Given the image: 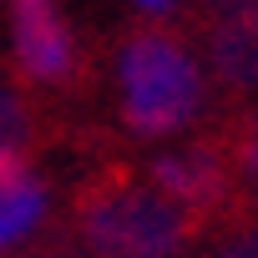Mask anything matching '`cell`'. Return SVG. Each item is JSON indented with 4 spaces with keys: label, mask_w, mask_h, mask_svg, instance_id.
Wrapping results in <instances>:
<instances>
[{
    "label": "cell",
    "mask_w": 258,
    "mask_h": 258,
    "mask_svg": "<svg viewBox=\"0 0 258 258\" xmlns=\"http://www.w3.org/2000/svg\"><path fill=\"white\" fill-rule=\"evenodd\" d=\"M36 258H96V253H86V248H81V243H71V238H51Z\"/></svg>",
    "instance_id": "obj_9"
},
{
    "label": "cell",
    "mask_w": 258,
    "mask_h": 258,
    "mask_svg": "<svg viewBox=\"0 0 258 258\" xmlns=\"http://www.w3.org/2000/svg\"><path fill=\"white\" fill-rule=\"evenodd\" d=\"M71 228L76 243L96 258H177L208 223L172 203L147 172L106 162L76 182Z\"/></svg>",
    "instance_id": "obj_1"
},
{
    "label": "cell",
    "mask_w": 258,
    "mask_h": 258,
    "mask_svg": "<svg viewBox=\"0 0 258 258\" xmlns=\"http://www.w3.org/2000/svg\"><path fill=\"white\" fill-rule=\"evenodd\" d=\"M248 11H258V0H198V16H203L208 26L233 21V16H248Z\"/></svg>",
    "instance_id": "obj_8"
},
{
    "label": "cell",
    "mask_w": 258,
    "mask_h": 258,
    "mask_svg": "<svg viewBox=\"0 0 258 258\" xmlns=\"http://www.w3.org/2000/svg\"><path fill=\"white\" fill-rule=\"evenodd\" d=\"M121 126L132 137H172L203 111V71L177 31L132 26L116 46Z\"/></svg>",
    "instance_id": "obj_2"
},
{
    "label": "cell",
    "mask_w": 258,
    "mask_h": 258,
    "mask_svg": "<svg viewBox=\"0 0 258 258\" xmlns=\"http://www.w3.org/2000/svg\"><path fill=\"white\" fill-rule=\"evenodd\" d=\"M16 71L36 86H71L81 76V46L61 21L56 0H16Z\"/></svg>",
    "instance_id": "obj_4"
},
{
    "label": "cell",
    "mask_w": 258,
    "mask_h": 258,
    "mask_svg": "<svg viewBox=\"0 0 258 258\" xmlns=\"http://www.w3.org/2000/svg\"><path fill=\"white\" fill-rule=\"evenodd\" d=\"M36 137V116H31V101L21 96V86H11L0 76V152H26Z\"/></svg>",
    "instance_id": "obj_7"
},
{
    "label": "cell",
    "mask_w": 258,
    "mask_h": 258,
    "mask_svg": "<svg viewBox=\"0 0 258 258\" xmlns=\"http://www.w3.org/2000/svg\"><path fill=\"white\" fill-rule=\"evenodd\" d=\"M137 6H147V11H167L172 0H137Z\"/></svg>",
    "instance_id": "obj_10"
},
{
    "label": "cell",
    "mask_w": 258,
    "mask_h": 258,
    "mask_svg": "<svg viewBox=\"0 0 258 258\" xmlns=\"http://www.w3.org/2000/svg\"><path fill=\"white\" fill-rule=\"evenodd\" d=\"M147 177H152L172 203H182L192 218H203V223L223 218L228 208L238 213V182H243V177H238V167H233V157H228V142L218 137V126L203 132L192 147L157 157V162L147 167Z\"/></svg>",
    "instance_id": "obj_3"
},
{
    "label": "cell",
    "mask_w": 258,
    "mask_h": 258,
    "mask_svg": "<svg viewBox=\"0 0 258 258\" xmlns=\"http://www.w3.org/2000/svg\"><path fill=\"white\" fill-rule=\"evenodd\" d=\"M208 56L233 91H258V11L208 26Z\"/></svg>",
    "instance_id": "obj_6"
},
{
    "label": "cell",
    "mask_w": 258,
    "mask_h": 258,
    "mask_svg": "<svg viewBox=\"0 0 258 258\" xmlns=\"http://www.w3.org/2000/svg\"><path fill=\"white\" fill-rule=\"evenodd\" d=\"M46 218V182L31 152H0V248L31 238Z\"/></svg>",
    "instance_id": "obj_5"
}]
</instances>
